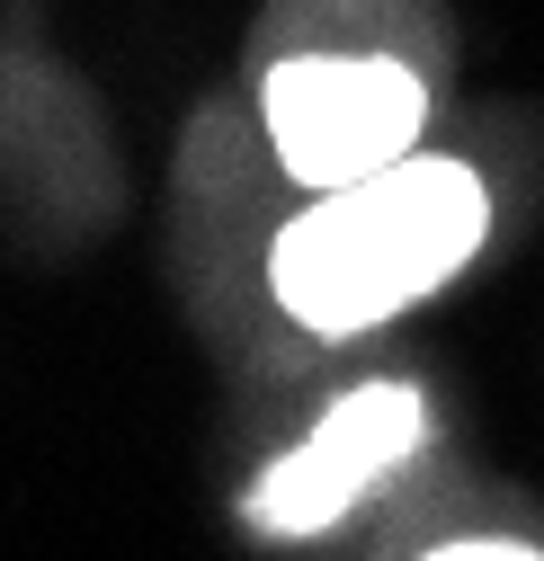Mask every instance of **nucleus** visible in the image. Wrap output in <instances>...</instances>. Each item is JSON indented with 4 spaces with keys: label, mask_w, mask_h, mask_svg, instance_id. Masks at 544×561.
<instances>
[{
    "label": "nucleus",
    "mask_w": 544,
    "mask_h": 561,
    "mask_svg": "<svg viewBox=\"0 0 544 561\" xmlns=\"http://www.w3.org/2000/svg\"><path fill=\"white\" fill-rule=\"evenodd\" d=\"M491 241V179L455 152H401L349 187H313L268 241V295L313 339H358L446 295Z\"/></svg>",
    "instance_id": "1"
},
{
    "label": "nucleus",
    "mask_w": 544,
    "mask_h": 561,
    "mask_svg": "<svg viewBox=\"0 0 544 561\" xmlns=\"http://www.w3.org/2000/svg\"><path fill=\"white\" fill-rule=\"evenodd\" d=\"M259 134L295 187H349L429 144V81L420 62L375 45L277 54L259 81Z\"/></svg>",
    "instance_id": "2"
},
{
    "label": "nucleus",
    "mask_w": 544,
    "mask_h": 561,
    "mask_svg": "<svg viewBox=\"0 0 544 561\" xmlns=\"http://www.w3.org/2000/svg\"><path fill=\"white\" fill-rule=\"evenodd\" d=\"M420 446H429V401L411 383H358L250 481L241 517L259 535H286V543L295 535H330L339 517H358Z\"/></svg>",
    "instance_id": "3"
},
{
    "label": "nucleus",
    "mask_w": 544,
    "mask_h": 561,
    "mask_svg": "<svg viewBox=\"0 0 544 561\" xmlns=\"http://www.w3.org/2000/svg\"><path fill=\"white\" fill-rule=\"evenodd\" d=\"M429 552H500V561H535L544 543H526V535H446V543H429Z\"/></svg>",
    "instance_id": "4"
}]
</instances>
